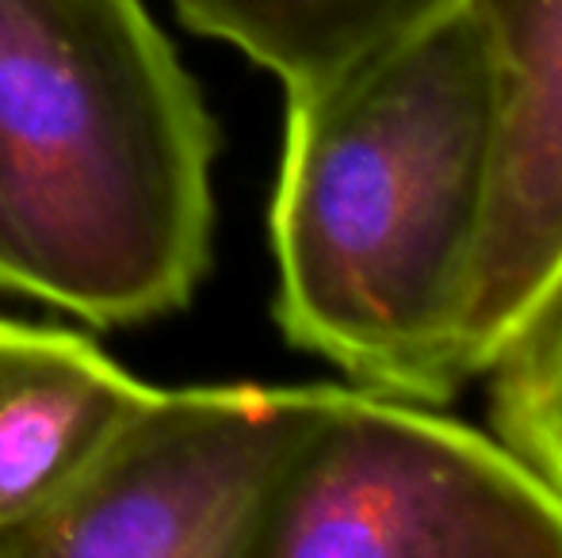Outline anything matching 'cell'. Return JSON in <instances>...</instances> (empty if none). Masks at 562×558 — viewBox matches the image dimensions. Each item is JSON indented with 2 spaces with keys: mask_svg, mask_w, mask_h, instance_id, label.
I'll return each mask as SVG.
<instances>
[{
  "mask_svg": "<svg viewBox=\"0 0 562 558\" xmlns=\"http://www.w3.org/2000/svg\"><path fill=\"white\" fill-rule=\"evenodd\" d=\"M497 161V66L456 0L322 89L288 92L268 238L276 326L348 383L448 406Z\"/></svg>",
  "mask_w": 562,
  "mask_h": 558,
  "instance_id": "obj_1",
  "label": "cell"
},
{
  "mask_svg": "<svg viewBox=\"0 0 562 558\" xmlns=\"http://www.w3.org/2000/svg\"><path fill=\"white\" fill-rule=\"evenodd\" d=\"M218 127L146 0H0V291L126 329L195 298Z\"/></svg>",
  "mask_w": 562,
  "mask_h": 558,
  "instance_id": "obj_2",
  "label": "cell"
},
{
  "mask_svg": "<svg viewBox=\"0 0 562 558\" xmlns=\"http://www.w3.org/2000/svg\"><path fill=\"white\" fill-rule=\"evenodd\" d=\"M252 558H562V498L494 432L348 383Z\"/></svg>",
  "mask_w": 562,
  "mask_h": 558,
  "instance_id": "obj_3",
  "label": "cell"
},
{
  "mask_svg": "<svg viewBox=\"0 0 562 558\" xmlns=\"http://www.w3.org/2000/svg\"><path fill=\"white\" fill-rule=\"evenodd\" d=\"M340 387H149L0 558H252L265 513Z\"/></svg>",
  "mask_w": 562,
  "mask_h": 558,
  "instance_id": "obj_4",
  "label": "cell"
},
{
  "mask_svg": "<svg viewBox=\"0 0 562 558\" xmlns=\"http://www.w3.org/2000/svg\"><path fill=\"white\" fill-rule=\"evenodd\" d=\"M497 66V161L463 321L482 379L562 272V0H463Z\"/></svg>",
  "mask_w": 562,
  "mask_h": 558,
  "instance_id": "obj_5",
  "label": "cell"
},
{
  "mask_svg": "<svg viewBox=\"0 0 562 558\" xmlns=\"http://www.w3.org/2000/svg\"><path fill=\"white\" fill-rule=\"evenodd\" d=\"M146 390L92 337L0 318V532L58 501Z\"/></svg>",
  "mask_w": 562,
  "mask_h": 558,
  "instance_id": "obj_6",
  "label": "cell"
},
{
  "mask_svg": "<svg viewBox=\"0 0 562 558\" xmlns=\"http://www.w3.org/2000/svg\"><path fill=\"white\" fill-rule=\"evenodd\" d=\"M456 0H172L180 23L234 46L288 92L352 73Z\"/></svg>",
  "mask_w": 562,
  "mask_h": 558,
  "instance_id": "obj_7",
  "label": "cell"
},
{
  "mask_svg": "<svg viewBox=\"0 0 562 558\" xmlns=\"http://www.w3.org/2000/svg\"><path fill=\"white\" fill-rule=\"evenodd\" d=\"M482 379L494 436L562 498V272Z\"/></svg>",
  "mask_w": 562,
  "mask_h": 558,
  "instance_id": "obj_8",
  "label": "cell"
}]
</instances>
